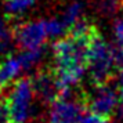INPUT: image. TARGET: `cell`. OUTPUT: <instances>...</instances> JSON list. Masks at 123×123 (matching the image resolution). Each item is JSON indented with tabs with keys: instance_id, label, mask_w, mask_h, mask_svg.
I'll list each match as a JSON object with an SVG mask.
<instances>
[{
	"instance_id": "30bf717a",
	"label": "cell",
	"mask_w": 123,
	"mask_h": 123,
	"mask_svg": "<svg viewBox=\"0 0 123 123\" xmlns=\"http://www.w3.org/2000/svg\"><path fill=\"white\" fill-rule=\"evenodd\" d=\"M14 40V29L8 26L4 21V18L0 17V55L8 54L12 47Z\"/></svg>"
},
{
	"instance_id": "ba28073f",
	"label": "cell",
	"mask_w": 123,
	"mask_h": 123,
	"mask_svg": "<svg viewBox=\"0 0 123 123\" xmlns=\"http://www.w3.org/2000/svg\"><path fill=\"white\" fill-rule=\"evenodd\" d=\"M22 71L24 68L18 55L8 54L0 58V91H3L12 82H15Z\"/></svg>"
},
{
	"instance_id": "8992f818",
	"label": "cell",
	"mask_w": 123,
	"mask_h": 123,
	"mask_svg": "<svg viewBox=\"0 0 123 123\" xmlns=\"http://www.w3.org/2000/svg\"><path fill=\"white\" fill-rule=\"evenodd\" d=\"M32 83H33L36 98L44 105H51L57 98H60L64 93H67L61 86L53 68L40 69L32 78Z\"/></svg>"
},
{
	"instance_id": "6da1fadb",
	"label": "cell",
	"mask_w": 123,
	"mask_h": 123,
	"mask_svg": "<svg viewBox=\"0 0 123 123\" xmlns=\"http://www.w3.org/2000/svg\"><path fill=\"white\" fill-rule=\"evenodd\" d=\"M94 32L89 35L69 32L68 35L57 39L53 46V69L65 91L73 89L87 71V51Z\"/></svg>"
},
{
	"instance_id": "277c9868",
	"label": "cell",
	"mask_w": 123,
	"mask_h": 123,
	"mask_svg": "<svg viewBox=\"0 0 123 123\" xmlns=\"http://www.w3.org/2000/svg\"><path fill=\"white\" fill-rule=\"evenodd\" d=\"M86 104L83 94L76 95L72 89L57 98L49 109L50 123H80L84 115Z\"/></svg>"
},
{
	"instance_id": "4fadbf2b",
	"label": "cell",
	"mask_w": 123,
	"mask_h": 123,
	"mask_svg": "<svg viewBox=\"0 0 123 123\" xmlns=\"http://www.w3.org/2000/svg\"><path fill=\"white\" fill-rule=\"evenodd\" d=\"M68 28L65 26V24L58 19H51L47 21V32H49V37H55L60 39L62 36H65V32Z\"/></svg>"
},
{
	"instance_id": "5bb4252c",
	"label": "cell",
	"mask_w": 123,
	"mask_h": 123,
	"mask_svg": "<svg viewBox=\"0 0 123 123\" xmlns=\"http://www.w3.org/2000/svg\"><path fill=\"white\" fill-rule=\"evenodd\" d=\"M80 123H111V122H109V117L97 115L94 112H90L87 115H83Z\"/></svg>"
},
{
	"instance_id": "e0dca14e",
	"label": "cell",
	"mask_w": 123,
	"mask_h": 123,
	"mask_svg": "<svg viewBox=\"0 0 123 123\" xmlns=\"http://www.w3.org/2000/svg\"><path fill=\"white\" fill-rule=\"evenodd\" d=\"M115 60H116V67L119 69H123V44H119L115 50Z\"/></svg>"
},
{
	"instance_id": "9c48e42d",
	"label": "cell",
	"mask_w": 123,
	"mask_h": 123,
	"mask_svg": "<svg viewBox=\"0 0 123 123\" xmlns=\"http://www.w3.org/2000/svg\"><path fill=\"white\" fill-rule=\"evenodd\" d=\"M35 3L36 0H3V8L8 19H15L25 15Z\"/></svg>"
},
{
	"instance_id": "7c38bea8",
	"label": "cell",
	"mask_w": 123,
	"mask_h": 123,
	"mask_svg": "<svg viewBox=\"0 0 123 123\" xmlns=\"http://www.w3.org/2000/svg\"><path fill=\"white\" fill-rule=\"evenodd\" d=\"M97 8L102 15H113L122 8V0H98Z\"/></svg>"
},
{
	"instance_id": "52a82bcc",
	"label": "cell",
	"mask_w": 123,
	"mask_h": 123,
	"mask_svg": "<svg viewBox=\"0 0 123 123\" xmlns=\"http://www.w3.org/2000/svg\"><path fill=\"white\" fill-rule=\"evenodd\" d=\"M14 40L22 50H36L42 49L43 43L49 37L47 21H33L12 26Z\"/></svg>"
},
{
	"instance_id": "3957f363",
	"label": "cell",
	"mask_w": 123,
	"mask_h": 123,
	"mask_svg": "<svg viewBox=\"0 0 123 123\" xmlns=\"http://www.w3.org/2000/svg\"><path fill=\"white\" fill-rule=\"evenodd\" d=\"M35 90L32 79L21 78L11 83L6 97V101L10 122L11 123H28L33 116V101Z\"/></svg>"
},
{
	"instance_id": "5b68a950",
	"label": "cell",
	"mask_w": 123,
	"mask_h": 123,
	"mask_svg": "<svg viewBox=\"0 0 123 123\" xmlns=\"http://www.w3.org/2000/svg\"><path fill=\"white\" fill-rule=\"evenodd\" d=\"M117 93L119 91L109 83L93 84V89L89 93H83L86 108L97 115L109 117L115 113L119 104Z\"/></svg>"
},
{
	"instance_id": "ac0fdd59",
	"label": "cell",
	"mask_w": 123,
	"mask_h": 123,
	"mask_svg": "<svg viewBox=\"0 0 123 123\" xmlns=\"http://www.w3.org/2000/svg\"><path fill=\"white\" fill-rule=\"evenodd\" d=\"M116 87L119 91V97L120 100H123V69H120V72L116 76Z\"/></svg>"
},
{
	"instance_id": "9a60e30c",
	"label": "cell",
	"mask_w": 123,
	"mask_h": 123,
	"mask_svg": "<svg viewBox=\"0 0 123 123\" xmlns=\"http://www.w3.org/2000/svg\"><path fill=\"white\" fill-rule=\"evenodd\" d=\"M113 33H115V37H116L117 43L123 44V17L116 19V22L113 25Z\"/></svg>"
},
{
	"instance_id": "7a4b0ae2",
	"label": "cell",
	"mask_w": 123,
	"mask_h": 123,
	"mask_svg": "<svg viewBox=\"0 0 123 123\" xmlns=\"http://www.w3.org/2000/svg\"><path fill=\"white\" fill-rule=\"evenodd\" d=\"M116 68L115 49L95 31L87 51V71L93 84L109 83Z\"/></svg>"
},
{
	"instance_id": "8fae6325",
	"label": "cell",
	"mask_w": 123,
	"mask_h": 123,
	"mask_svg": "<svg viewBox=\"0 0 123 123\" xmlns=\"http://www.w3.org/2000/svg\"><path fill=\"white\" fill-rule=\"evenodd\" d=\"M83 11H84V8L80 1H73L72 4L65 10L64 17H62V22L65 24V26L68 28V32H69V29L72 28L75 24H78L80 19L84 18Z\"/></svg>"
},
{
	"instance_id": "2e32d148",
	"label": "cell",
	"mask_w": 123,
	"mask_h": 123,
	"mask_svg": "<svg viewBox=\"0 0 123 123\" xmlns=\"http://www.w3.org/2000/svg\"><path fill=\"white\" fill-rule=\"evenodd\" d=\"M0 123H11L10 122V115H8L6 101L3 98L0 100Z\"/></svg>"
},
{
	"instance_id": "d6986e66",
	"label": "cell",
	"mask_w": 123,
	"mask_h": 123,
	"mask_svg": "<svg viewBox=\"0 0 123 123\" xmlns=\"http://www.w3.org/2000/svg\"><path fill=\"white\" fill-rule=\"evenodd\" d=\"M115 113H116L117 119H119L120 122H123V100L119 101V104H117V108H116V111H115Z\"/></svg>"
}]
</instances>
